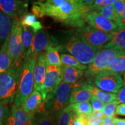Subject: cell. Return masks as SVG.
Masks as SVG:
<instances>
[{
  "label": "cell",
  "mask_w": 125,
  "mask_h": 125,
  "mask_svg": "<svg viewBox=\"0 0 125 125\" xmlns=\"http://www.w3.org/2000/svg\"><path fill=\"white\" fill-rule=\"evenodd\" d=\"M90 7L80 0H47L35 1L31 10L37 18L48 16L63 24L81 28L85 26L84 17Z\"/></svg>",
  "instance_id": "cell-1"
},
{
  "label": "cell",
  "mask_w": 125,
  "mask_h": 125,
  "mask_svg": "<svg viewBox=\"0 0 125 125\" xmlns=\"http://www.w3.org/2000/svg\"><path fill=\"white\" fill-rule=\"evenodd\" d=\"M58 45L60 51L67 52L85 65L91 63L98 51L77 31L67 36L62 44Z\"/></svg>",
  "instance_id": "cell-2"
},
{
  "label": "cell",
  "mask_w": 125,
  "mask_h": 125,
  "mask_svg": "<svg viewBox=\"0 0 125 125\" xmlns=\"http://www.w3.org/2000/svg\"><path fill=\"white\" fill-rule=\"evenodd\" d=\"M22 60V68L20 74L14 104L17 107H23L34 88V70L35 64L36 56L31 54Z\"/></svg>",
  "instance_id": "cell-3"
},
{
  "label": "cell",
  "mask_w": 125,
  "mask_h": 125,
  "mask_svg": "<svg viewBox=\"0 0 125 125\" xmlns=\"http://www.w3.org/2000/svg\"><path fill=\"white\" fill-rule=\"evenodd\" d=\"M22 68V60L13 62L7 71L0 74V101L11 104L14 101Z\"/></svg>",
  "instance_id": "cell-4"
},
{
  "label": "cell",
  "mask_w": 125,
  "mask_h": 125,
  "mask_svg": "<svg viewBox=\"0 0 125 125\" xmlns=\"http://www.w3.org/2000/svg\"><path fill=\"white\" fill-rule=\"evenodd\" d=\"M73 85L62 81L52 92L47 95L44 100L46 111L55 115L69 105V101Z\"/></svg>",
  "instance_id": "cell-5"
},
{
  "label": "cell",
  "mask_w": 125,
  "mask_h": 125,
  "mask_svg": "<svg viewBox=\"0 0 125 125\" xmlns=\"http://www.w3.org/2000/svg\"><path fill=\"white\" fill-rule=\"evenodd\" d=\"M122 53L124 52L109 48H102L98 49L93 61L87 67L86 76H96L101 72L105 71L112 60Z\"/></svg>",
  "instance_id": "cell-6"
},
{
  "label": "cell",
  "mask_w": 125,
  "mask_h": 125,
  "mask_svg": "<svg viewBox=\"0 0 125 125\" xmlns=\"http://www.w3.org/2000/svg\"><path fill=\"white\" fill-rule=\"evenodd\" d=\"M94 83L100 89L114 94L118 93L125 84L121 75L108 71H103L97 75Z\"/></svg>",
  "instance_id": "cell-7"
},
{
  "label": "cell",
  "mask_w": 125,
  "mask_h": 125,
  "mask_svg": "<svg viewBox=\"0 0 125 125\" xmlns=\"http://www.w3.org/2000/svg\"><path fill=\"white\" fill-rule=\"evenodd\" d=\"M8 49L12 63L18 62L22 54V26L20 18L14 19L8 40Z\"/></svg>",
  "instance_id": "cell-8"
},
{
  "label": "cell",
  "mask_w": 125,
  "mask_h": 125,
  "mask_svg": "<svg viewBox=\"0 0 125 125\" xmlns=\"http://www.w3.org/2000/svg\"><path fill=\"white\" fill-rule=\"evenodd\" d=\"M77 32L85 38L89 44L97 49L104 47L109 42L115 33H108L93 29L90 26L79 28Z\"/></svg>",
  "instance_id": "cell-9"
},
{
  "label": "cell",
  "mask_w": 125,
  "mask_h": 125,
  "mask_svg": "<svg viewBox=\"0 0 125 125\" xmlns=\"http://www.w3.org/2000/svg\"><path fill=\"white\" fill-rule=\"evenodd\" d=\"M84 21L90 27L108 33H115L122 29L113 21L94 12H89L84 17Z\"/></svg>",
  "instance_id": "cell-10"
},
{
  "label": "cell",
  "mask_w": 125,
  "mask_h": 125,
  "mask_svg": "<svg viewBox=\"0 0 125 125\" xmlns=\"http://www.w3.org/2000/svg\"><path fill=\"white\" fill-rule=\"evenodd\" d=\"M62 81L60 67L54 65H47L46 75L40 93L43 101L47 95L53 90Z\"/></svg>",
  "instance_id": "cell-11"
},
{
  "label": "cell",
  "mask_w": 125,
  "mask_h": 125,
  "mask_svg": "<svg viewBox=\"0 0 125 125\" xmlns=\"http://www.w3.org/2000/svg\"><path fill=\"white\" fill-rule=\"evenodd\" d=\"M28 7L27 1L0 0V10L13 19L22 18L27 13Z\"/></svg>",
  "instance_id": "cell-12"
},
{
  "label": "cell",
  "mask_w": 125,
  "mask_h": 125,
  "mask_svg": "<svg viewBox=\"0 0 125 125\" xmlns=\"http://www.w3.org/2000/svg\"><path fill=\"white\" fill-rule=\"evenodd\" d=\"M46 67L44 51L38 53L36 56L35 64L34 70V91L40 92L46 75Z\"/></svg>",
  "instance_id": "cell-13"
},
{
  "label": "cell",
  "mask_w": 125,
  "mask_h": 125,
  "mask_svg": "<svg viewBox=\"0 0 125 125\" xmlns=\"http://www.w3.org/2000/svg\"><path fill=\"white\" fill-rule=\"evenodd\" d=\"M57 45L48 31L42 29L36 32L34 35L31 48L32 54L37 56L38 53L46 51L48 47Z\"/></svg>",
  "instance_id": "cell-14"
},
{
  "label": "cell",
  "mask_w": 125,
  "mask_h": 125,
  "mask_svg": "<svg viewBox=\"0 0 125 125\" xmlns=\"http://www.w3.org/2000/svg\"><path fill=\"white\" fill-rule=\"evenodd\" d=\"M23 109L26 114L30 115L45 111L46 109L41 94L38 91L32 92L23 105Z\"/></svg>",
  "instance_id": "cell-15"
},
{
  "label": "cell",
  "mask_w": 125,
  "mask_h": 125,
  "mask_svg": "<svg viewBox=\"0 0 125 125\" xmlns=\"http://www.w3.org/2000/svg\"><path fill=\"white\" fill-rule=\"evenodd\" d=\"M32 116L26 114L23 107H17L13 104L7 119L8 125H31Z\"/></svg>",
  "instance_id": "cell-16"
},
{
  "label": "cell",
  "mask_w": 125,
  "mask_h": 125,
  "mask_svg": "<svg viewBox=\"0 0 125 125\" xmlns=\"http://www.w3.org/2000/svg\"><path fill=\"white\" fill-rule=\"evenodd\" d=\"M89 12H96L103 16L105 17L108 19L116 24L122 29L125 28L122 19L117 13L114 5L100 7H91Z\"/></svg>",
  "instance_id": "cell-17"
},
{
  "label": "cell",
  "mask_w": 125,
  "mask_h": 125,
  "mask_svg": "<svg viewBox=\"0 0 125 125\" xmlns=\"http://www.w3.org/2000/svg\"><path fill=\"white\" fill-rule=\"evenodd\" d=\"M92 94L87 89L85 83H76L73 85L69 103L70 104L75 103L89 102Z\"/></svg>",
  "instance_id": "cell-18"
},
{
  "label": "cell",
  "mask_w": 125,
  "mask_h": 125,
  "mask_svg": "<svg viewBox=\"0 0 125 125\" xmlns=\"http://www.w3.org/2000/svg\"><path fill=\"white\" fill-rule=\"evenodd\" d=\"M60 68L62 81L71 85L77 83L84 75V71L68 65H62Z\"/></svg>",
  "instance_id": "cell-19"
},
{
  "label": "cell",
  "mask_w": 125,
  "mask_h": 125,
  "mask_svg": "<svg viewBox=\"0 0 125 125\" xmlns=\"http://www.w3.org/2000/svg\"><path fill=\"white\" fill-rule=\"evenodd\" d=\"M13 21L14 19L0 10V50L5 42L8 40Z\"/></svg>",
  "instance_id": "cell-20"
},
{
  "label": "cell",
  "mask_w": 125,
  "mask_h": 125,
  "mask_svg": "<svg viewBox=\"0 0 125 125\" xmlns=\"http://www.w3.org/2000/svg\"><path fill=\"white\" fill-rule=\"evenodd\" d=\"M35 32L30 28L22 26V54L20 57L26 58L32 54L31 48Z\"/></svg>",
  "instance_id": "cell-21"
},
{
  "label": "cell",
  "mask_w": 125,
  "mask_h": 125,
  "mask_svg": "<svg viewBox=\"0 0 125 125\" xmlns=\"http://www.w3.org/2000/svg\"><path fill=\"white\" fill-rule=\"evenodd\" d=\"M87 89L90 92L92 96L95 97L97 99L100 101L103 104H108L112 101L116 100V94L109 93L100 89L97 87L93 86L89 83H85Z\"/></svg>",
  "instance_id": "cell-22"
},
{
  "label": "cell",
  "mask_w": 125,
  "mask_h": 125,
  "mask_svg": "<svg viewBox=\"0 0 125 125\" xmlns=\"http://www.w3.org/2000/svg\"><path fill=\"white\" fill-rule=\"evenodd\" d=\"M103 48L113 49L121 52H125V28L115 32L110 41Z\"/></svg>",
  "instance_id": "cell-23"
},
{
  "label": "cell",
  "mask_w": 125,
  "mask_h": 125,
  "mask_svg": "<svg viewBox=\"0 0 125 125\" xmlns=\"http://www.w3.org/2000/svg\"><path fill=\"white\" fill-rule=\"evenodd\" d=\"M78 116L70 105L55 115L56 125H73Z\"/></svg>",
  "instance_id": "cell-24"
},
{
  "label": "cell",
  "mask_w": 125,
  "mask_h": 125,
  "mask_svg": "<svg viewBox=\"0 0 125 125\" xmlns=\"http://www.w3.org/2000/svg\"><path fill=\"white\" fill-rule=\"evenodd\" d=\"M59 51L60 46L58 44L51 46L47 48L45 51L47 65L62 67V63L61 62L60 56L59 55Z\"/></svg>",
  "instance_id": "cell-25"
},
{
  "label": "cell",
  "mask_w": 125,
  "mask_h": 125,
  "mask_svg": "<svg viewBox=\"0 0 125 125\" xmlns=\"http://www.w3.org/2000/svg\"><path fill=\"white\" fill-rule=\"evenodd\" d=\"M31 125H56L55 115L45 111L32 115Z\"/></svg>",
  "instance_id": "cell-26"
},
{
  "label": "cell",
  "mask_w": 125,
  "mask_h": 125,
  "mask_svg": "<svg viewBox=\"0 0 125 125\" xmlns=\"http://www.w3.org/2000/svg\"><path fill=\"white\" fill-rule=\"evenodd\" d=\"M20 20L23 27L30 28L35 33L43 29L42 24L32 13H27L20 19Z\"/></svg>",
  "instance_id": "cell-27"
},
{
  "label": "cell",
  "mask_w": 125,
  "mask_h": 125,
  "mask_svg": "<svg viewBox=\"0 0 125 125\" xmlns=\"http://www.w3.org/2000/svg\"><path fill=\"white\" fill-rule=\"evenodd\" d=\"M8 40L0 50V74L7 71L12 64L11 57L8 49Z\"/></svg>",
  "instance_id": "cell-28"
},
{
  "label": "cell",
  "mask_w": 125,
  "mask_h": 125,
  "mask_svg": "<svg viewBox=\"0 0 125 125\" xmlns=\"http://www.w3.org/2000/svg\"><path fill=\"white\" fill-rule=\"evenodd\" d=\"M105 71H108L122 74L125 72V52L117 56L110 62Z\"/></svg>",
  "instance_id": "cell-29"
},
{
  "label": "cell",
  "mask_w": 125,
  "mask_h": 125,
  "mask_svg": "<svg viewBox=\"0 0 125 125\" xmlns=\"http://www.w3.org/2000/svg\"><path fill=\"white\" fill-rule=\"evenodd\" d=\"M69 105L78 116H87L93 112L91 104L89 102L75 103Z\"/></svg>",
  "instance_id": "cell-30"
},
{
  "label": "cell",
  "mask_w": 125,
  "mask_h": 125,
  "mask_svg": "<svg viewBox=\"0 0 125 125\" xmlns=\"http://www.w3.org/2000/svg\"><path fill=\"white\" fill-rule=\"evenodd\" d=\"M60 59L62 65L74 67V68L82 70V71L87 70V65L82 64L75 57L72 55H70V54L62 53L60 55Z\"/></svg>",
  "instance_id": "cell-31"
},
{
  "label": "cell",
  "mask_w": 125,
  "mask_h": 125,
  "mask_svg": "<svg viewBox=\"0 0 125 125\" xmlns=\"http://www.w3.org/2000/svg\"><path fill=\"white\" fill-rule=\"evenodd\" d=\"M119 104L117 100L114 101L111 103L105 104L102 109V112L107 117H114L116 111V107Z\"/></svg>",
  "instance_id": "cell-32"
},
{
  "label": "cell",
  "mask_w": 125,
  "mask_h": 125,
  "mask_svg": "<svg viewBox=\"0 0 125 125\" xmlns=\"http://www.w3.org/2000/svg\"><path fill=\"white\" fill-rule=\"evenodd\" d=\"M7 104L0 101V125H4L9 116Z\"/></svg>",
  "instance_id": "cell-33"
},
{
  "label": "cell",
  "mask_w": 125,
  "mask_h": 125,
  "mask_svg": "<svg viewBox=\"0 0 125 125\" xmlns=\"http://www.w3.org/2000/svg\"><path fill=\"white\" fill-rule=\"evenodd\" d=\"M83 116L85 125H102L103 119L97 118L93 114Z\"/></svg>",
  "instance_id": "cell-34"
},
{
  "label": "cell",
  "mask_w": 125,
  "mask_h": 125,
  "mask_svg": "<svg viewBox=\"0 0 125 125\" xmlns=\"http://www.w3.org/2000/svg\"><path fill=\"white\" fill-rule=\"evenodd\" d=\"M114 6L117 13L122 19L125 10V0H116Z\"/></svg>",
  "instance_id": "cell-35"
},
{
  "label": "cell",
  "mask_w": 125,
  "mask_h": 125,
  "mask_svg": "<svg viewBox=\"0 0 125 125\" xmlns=\"http://www.w3.org/2000/svg\"><path fill=\"white\" fill-rule=\"evenodd\" d=\"M90 104H91L92 110L93 111H102L104 106V104L101 103L100 101L94 97L93 96H91L90 98Z\"/></svg>",
  "instance_id": "cell-36"
},
{
  "label": "cell",
  "mask_w": 125,
  "mask_h": 125,
  "mask_svg": "<svg viewBox=\"0 0 125 125\" xmlns=\"http://www.w3.org/2000/svg\"><path fill=\"white\" fill-rule=\"evenodd\" d=\"M116 97L119 104H125V84L117 93Z\"/></svg>",
  "instance_id": "cell-37"
},
{
  "label": "cell",
  "mask_w": 125,
  "mask_h": 125,
  "mask_svg": "<svg viewBox=\"0 0 125 125\" xmlns=\"http://www.w3.org/2000/svg\"><path fill=\"white\" fill-rule=\"evenodd\" d=\"M115 114L118 115L125 116V104H120L118 105Z\"/></svg>",
  "instance_id": "cell-38"
},
{
  "label": "cell",
  "mask_w": 125,
  "mask_h": 125,
  "mask_svg": "<svg viewBox=\"0 0 125 125\" xmlns=\"http://www.w3.org/2000/svg\"><path fill=\"white\" fill-rule=\"evenodd\" d=\"M73 125H85L83 116H79L75 119Z\"/></svg>",
  "instance_id": "cell-39"
},
{
  "label": "cell",
  "mask_w": 125,
  "mask_h": 125,
  "mask_svg": "<svg viewBox=\"0 0 125 125\" xmlns=\"http://www.w3.org/2000/svg\"><path fill=\"white\" fill-rule=\"evenodd\" d=\"M114 117H107L104 118L102 125H115L113 120Z\"/></svg>",
  "instance_id": "cell-40"
},
{
  "label": "cell",
  "mask_w": 125,
  "mask_h": 125,
  "mask_svg": "<svg viewBox=\"0 0 125 125\" xmlns=\"http://www.w3.org/2000/svg\"><path fill=\"white\" fill-rule=\"evenodd\" d=\"M113 120L115 125H125V118H119L114 117Z\"/></svg>",
  "instance_id": "cell-41"
},
{
  "label": "cell",
  "mask_w": 125,
  "mask_h": 125,
  "mask_svg": "<svg viewBox=\"0 0 125 125\" xmlns=\"http://www.w3.org/2000/svg\"><path fill=\"white\" fill-rule=\"evenodd\" d=\"M92 114L93 115H94L95 116L97 117V118H101L104 119V118H105V116L104 115V114H103L102 111H93L92 112Z\"/></svg>",
  "instance_id": "cell-42"
},
{
  "label": "cell",
  "mask_w": 125,
  "mask_h": 125,
  "mask_svg": "<svg viewBox=\"0 0 125 125\" xmlns=\"http://www.w3.org/2000/svg\"><path fill=\"white\" fill-rule=\"evenodd\" d=\"M123 78H124V80L125 81V72L124 74H123Z\"/></svg>",
  "instance_id": "cell-43"
}]
</instances>
